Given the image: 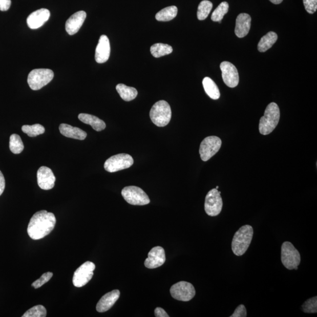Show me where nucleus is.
Returning a JSON list of instances; mask_svg holds the SVG:
<instances>
[{"label": "nucleus", "mask_w": 317, "mask_h": 317, "mask_svg": "<svg viewBox=\"0 0 317 317\" xmlns=\"http://www.w3.org/2000/svg\"><path fill=\"white\" fill-rule=\"evenodd\" d=\"M55 224L56 218L53 213L47 210L37 212L30 219L28 234L33 240L43 239L53 230Z\"/></svg>", "instance_id": "1"}, {"label": "nucleus", "mask_w": 317, "mask_h": 317, "mask_svg": "<svg viewBox=\"0 0 317 317\" xmlns=\"http://www.w3.org/2000/svg\"><path fill=\"white\" fill-rule=\"evenodd\" d=\"M253 234V228L250 225L243 226L236 233L231 243V249L236 256L245 253L250 245Z\"/></svg>", "instance_id": "2"}, {"label": "nucleus", "mask_w": 317, "mask_h": 317, "mask_svg": "<svg viewBox=\"0 0 317 317\" xmlns=\"http://www.w3.org/2000/svg\"><path fill=\"white\" fill-rule=\"evenodd\" d=\"M280 118V111L278 104L270 103L267 107L264 116L260 120V133L263 135L271 134L278 126Z\"/></svg>", "instance_id": "3"}, {"label": "nucleus", "mask_w": 317, "mask_h": 317, "mask_svg": "<svg viewBox=\"0 0 317 317\" xmlns=\"http://www.w3.org/2000/svg\"><path fill=\"white\" fill-rule=\"evenodd\" d=\"M150 118L156 126H166L170 122L172 118L170 104L163 100L155 103L151 108Z\"/></svg>", "instance_id": "4"}, {"label": "nucleus", "mask_w": 317, "mask_h": 317, "mask_svg": "<svg viewBox=\"0 0 317 317\" xmlns=\"http://www.w3.org/2000/svg\"><path fill=\"white\" fill-rule=\"evenodd\" d=\"M281 260L284 266L288 270H298L301 263L299 251L291 243L285 242L282 246Z\"/></svg>", "instance_id": "5"}, {"label": "nucleus", "mask_w": 317, "mask_h": 317, "mask_svg": "<svg viewBox=\"0 0 317 317\" xmlns=\"http://www.w3.org/2000/svg\"><path fill=\"white\" fill-rule=\"evenodd\" d=\"M54 75V72L50 69H35L30 72L27 82L31 90L37 91L49 83Z\"/></svg>", "instance_id": "6"}, {"label": "nucleus", "mask_w": 317, "mask_h": 317, "mask_svg": "<svg viewBox=\"0 0 317 317\" xmlns=\"http://www.w3.org/2000/svg\"><path fill=\"white\" fill-rule=\"evenodd\" d=\"M124 199L132 205L144 206L150 203L148 196L141 188L137 186H127L122 191Z\"/></svg>", "instance_id": "7"}, {"label": "nucleus", "mask_w": 317, "mask_h": 317, "mask_svg": "<svg viewBox=\"0 0 317 317\" xmlns=\"http://www.w3.org/2000/svg\"><path fill=\"white\" fill-rule=\"evenodd\" d=\"M134 164V159L130 155L120 154L111 156L104 164L105 170L110 173L126 170Z\"/></svg>", "instance_id": "8"}, {"label": "nucleus", "mask_w": 317, "mask_h": 317, "mask_svg": "<svg viewBox=\"0 0 317 317\" xmlns=\"http://www.w3.org/2000/svg\"><path fill=\"white\" fill-rule=\"evenodd\" d=\"M222 140L218 136H211L200 144L199 153L203 161L206 162L216 155L222 146Z\"/></svg>", "instance_id": "9"}, {"label": "nucleus", "mask_w": 317, "mask_h": 317, "mask_svg": "<svg viewBox=\"0 0 317 317\" xmlns=\"http://www.w3.org/2000/svg\"><path fill=\"white\" fill-rule=\"evenodd\" d=\"M221 192L214 188L208 192L204 203V210L207 215L214 217L219 215L222 212L223 201Z\"/></svg>", "instance_id": "10"}, {"label": "nucleus", "mask_w": 317, "mask_h": 317, "mask_svg": "<svg viewBox=\"0 0 317 317\" xmlns=\"http://www.w3.org/2000/svg\"><path fill=\"white\" fill-rule=\"evenodd\" d=\"M170 292L172 298L182 302H188L196 295L194 286L186 282H180L175 284L171 287Z\"/></svg>", "instance_id": "11"}, {"label": "nucleus", "mask_w": 317, "mask_h": 317, "mask_svg": "<svg viewBox=\"0 0 317 317\" xmlns=\"http://www.w3.org/2000/svg\"><path fill=\"white\" fill-rule=\"evenodd\" d=\"M95 265L91 262H87L77 268L74 272L72 282L76 287H82L90 282L94 276Z\"/></svg>", "instance_id": "12"}, {"label": "nucleus", "mask_w": 317, "mask_h": 317, "mask_svg": "<svg viewBox=\"0 0 317 317\" xmlns=\"http://www.w3.org/2000/svg\"><path fill=\"white\" fill-rule=\"evenodd\" d=\"M220 67L222 72V78L224 83L230 88L238 86L239 82V72L234 64L224 61L220 64Z\"/></svg>", "instance_id": "13"}, {"label": "nucleus", "mask_w": 317, "mask_h": 317, "mask_svg": "<svg viewBox=\"0 0 317 317\" xmlns=\"http://www.w3.org/2000/svg\"><path fill=\"white\" fill-rule=\"evenodd\" d=\"M166 256L163 248L156 246L152 248L148 253V258L144 261V266L150 269L162 266L165 263Z\"/></svg>", "instance_id": "14"}, {"label": "nucleus", "mask_w": 317, "mask_h": 317, "mask_svg": "<svg viewBox=\"0 0 317 317\" xmlns=\"http://www.w3.org/2000/svg\"><path fill=\"white\" fill-rule=\"evenodd\" d=\"M37 182L42 189H52L55 186V177L51 168L46 166L40 167L37 172Z\"/></svg>", "instance_id": "15"}, {"label": "nucleus", "mask_w": 317, "mask_h": 317, "mask_svg": "<svg viewBox=\"0 0 317 317\" xmlns=\"http://www.w3.org/2000/svg\"><path fill=\"white\" fill-rule=\"evenodd\" d=\"M111 54V46L109 38L105 35L100 37L97 47L95 51V60L96 62L103 64L109 59Z\"/></svg>", "instance_id": "16"}, {"label": "nucleus", "mask_w": 317, "mask_h": 317, "mask_svg": "<svg viewBox=\"0 0 317 317\" xmlns=\"http://www.w3.org/2000/svg\"><path fill=\"white\" fill-rule=\"evenodd\" d=\"M50 17V12L46 9L34 11L27 19L28 26L31 29L35 30L42 27Z\"/></svg>", "instance_id": "17"}, {"label": "nucleus", "mask_w": 317, "mask_h": 317, "mask_svg": "<svg viewBox=\"0 0 317 317\" xmlns=\"http://www.w3.org/2000/svg\"><path fill=\"white\" fill-rule=\"evenodd\" d=\"M87 17L85 11H79L71 15L66 24V30L68 34L73 35L77 33Z\"/></svg>", "instance_id": "18"}, {"label": "nucleus", "mask_w": 317, "mask_h": 317, "mask_svg": "<svg viewBox=\"0 0 317 317\" xmlns=\"http://www.w3.org/2000/svg\"><path fill=\"white\" fill-rule=\"evenodd\" d=\"M251 18L249 14H240L236 18L235 33L237 37L243 38L249 33Z\"/></svg>", "instance_id": "19"}, {"label": "nucleus", "mask_w": 317, "mask_h": 317, "mask_svg": "<svg viewBox=\"0 0 317 317\" xmlns=\"http://www.w3.org/2000/svg\"><path fill=\"white\" fill-rule=\"evenodd\" d=\"M120 297V291L115 290L104 295L96 305V310L104 312L110 310L115 304Z\"/></svg>", "instance_id": "20"}, {"label": "nucleus", "mask_w": 317, "mask_h": 317, "mask_svg": "<svg viewBox=\"0 0 317 317\" xmlns=\"http://www.w3.org/2000/svg\"><path fill=\"white\" fill-rule=\"evenodd\" d=\"M61 134L66 137L78 140H84L86 138L87 134L85 131L77 127H74L68 124L62 123L59 127Z\"/></svg>", "instance_id": "21"}, {"label": "nucleus", "mask_w": 317, "mask_h": 317, "mask_svg": "<svg viewBox=\"0 0 317 317\" xmlns=\"http://www.w3.org/2000/svg\"><path fill=\"white\" fill-rule=\"evenodd\" d=\"M78 119L83 123L91 125L96 131L99 132L105 129V123L95 116L87 114H80L78 115Z\"/></svg>", "instance_id": "22"}, {"label": "nucleus", "mask_w": 317, "mask_h": 317, "mask_svg": "<svg viewBox=\"0 0 317 317\" xmlns=\"http://www.w3.org/2000/svg\"><path fill=\"white\" fill-rule=\"evenodd\" d=\"M278 35L274 32L270 31L261 38L258 44V50L261 53H264L269 50L278 41Z\"/></svg>", "instance_id": "23"}, {"label": "nucleus", "mask_w": 317, "mask_h": 317, "mask_svg": "<svg viewBox=\"0 0 317 317\" xmlns=\"http://www.w3.org/2000/svg\"><path fill=\"white\" fill-rule=\"evenodd\" d=\"M116 89L120 97L127 102L132 101L138 95V91L135 88L128 87L122 83H119L116 86Z\"/></svg>", "instance_id": "24"}, {"label": "nucleus", "mask_w": 317, "mask_h": 317, "mask_svg": "<svg viewBox=\"0 0 317 317\" xmlns=\"http://www.w3.org/2000/svg\"><path fill=\"white\" fill-rule=\"evenodd\" d=\"M202 83L204 91L210 98L216 100L220 98V93L219 88L210 78H204Z\"/></svg>", "instance_id": "25"}, {"label": "nucleus", "mask_w": 317, "mask_h": 317, "mask_svg": "<svg viewBox=\"0 0 317 317\" xmlns=\"http://www.w3.org/2000/svg\"><path fill=\"white\" fill-rule=\"evenodd\" d=\"M178 11V8L176 6L167 7L159 11L155 17L159 22H170L176 17Z\"/></svg>", "instance_id": "26"}, {"label": "nucleus", "mask_w": 317, "mask_h": 317, "mask_svg": "<svg viewBox=\"0 0 317 317\" xmlns=\"http://www.w3.org/2000/svg\"><path fill=\"white\" fill-rule=\"evenodd\" d=\"M173 52V48L168 44L162 43L155 44L151 47V53L155 58L170 54Z\"/></svg>", "instance_id": "27"}, {"label": "nucleus", "mask_w": 317, "mask_h": 317, "mask_svg": "<svg viewBox=\"0 0 317 317\" xmlns=\"http://www.w3.org/2000/svg\"><path fill=\"white\" fill-rule=\"evenodd\" d=\"M213 8V4L208 0L200 2L198 7L197 16L200 21L205 19L209 15Z\"/></svg>", "instance_id": "28"}, {"label": "nucleus", "mask_w": 317, "mask_h": 317, "mask_svg": "<svg viewBox=\"0 0 317 317\" xmlns=\"http://www.w3.org/2000/svg\"><path fill=\"white\" fill-rule=\"evenodd\" d=\"M228 9H229V5H228V3L222 2L212 13L211 17L212 21L214 22H222L224 16L228 13Z\"/></svg>", "instance_id": "29"}, {"label": "nucleus", "mask_w": 317, "mask_h": 317, "mask_svg": "<svg viewBox=\"0 0 317 317\" xmlns=\"http://www.w3.org/2000/svg\"><path fill=\"white\" fill-rule=\"evenodd\" d=\"M24 146L22 138L17 134L11 135L10 138V149L14 154H21Z\"/></svg>", "instance_id": "30"}, {"label": "nucleus", "mask_w": 317, "mask_h": 317, "mask_svg": "<svg viewBox=\"0 0 317 317\" xmlns=\"http://www.w3.org/2000/svg\"><path fill=\"white\" fill-rule=\"evenodd\" d=\"M22 131L30 136V137H35L38 135L43 134L45 132V128L40 124H35L33 125H24L22 127Z\"/></svg>", "instance_id": "31"}, {"label": "nucleus", "mask_w": 317, "mask_h": 317, "mask_svg": "<svg viewBox=\"0 0 317 317\" xmlns=\"http://www.w3.org/2000/svg\"><path fill=\"white\" fill-rule=\"evenodd\" d=\"M47 316L46 308L42 305L32 307L22 316L23 317H45Z\"/></svg>", "instance_id": "32"}, {"label": "nucleus", "mask_w": 317, "mask_h": 317, "mask_svg": "<svg viewBox=\"0 0 317 317\" xmlns=\"http://www.w3.org/2000/svg\"><path fill=\"white\" fill-rule=\"evenodd\" d=\"M302 310L306 313H316L317 312V298H314L308 299L306 302L303 304L302 307Z\"/></svg>", "instance_id": "33"}, {"label": "nucleus", "mask_w": 317, "mask_h": 317, "mask_svg": "<svg viewBox=\"0 0 317 317\" xmlns=\"http://www.w3.org/2000/svg\"><path fill=\"white\" fill-rule=\"evenodd\" d=\"M53 276V272H47L46 273H44L42 275L41 278L35 281V282L32 284L31 286L34 287L35 289L41 287L44 284H45L48 282H49L50 280Z\"/></svg>", "instance_id": "34"}, {"label": "nucleus", "mask_w": 317, "mask_h": 317, "mask_svg": "<svg viewBox=\"0 0 317 317\" xmlns=\"http://www.w3.org/2000/svg\"><path fill=\"white\" fill-rule=\"evenodd\" d=\"M305 9L309 14H314L317 9V0H303Z\"/></svg>", "instance_id": "35"}, {"label": "nucleus", "mask_w": 317, "mask_h": 317, "mask_svg": "<svg viewBox=\"0 0 317 317\" xmlns=\"http://www.w3.org/2000/svg\"><path fill=\"white\" fill-rule=\"evenodd\" d=\"M247 310L244 305L241 304L236 308L234 314L230 317H246Z\"/></svg>", "instance_id": "36"}, {"label": "nucleus", "mask_w": 317, "mask_h": 317, "mask_svg": "<svg viewBox=\"0 0 317 317\" xmlns=\"http://www.w3.org/2000/svg\"><path fill=\"white\" fill-rule=\"evenodd\" d=\"M11 5V0H0V11H7L10 9Z\"/></svg>", "instance_id": "37"}, {"label": "nucleus", "mask_w": 317, "mask_h": 317, "mask_svg": "<svg viewBox=\"0 0 317 317\" xmlns=\"http://www.w3.org/2000/svg\"><path fill=\"white\" fill-rule=\"evenodd\" d=\"M155 315L156 317H170L167 312L160 307H157L155 309Z\"/></svg>", "instance_id": "38"}, {"label": "nucleus", "mask_w": 317, "mask_h": 317, "mask_svg": "<svg viewBox=\"0 0 317 317\" xmlns=\"http://www.w3.org/2000/svg\"><path fill=\"white\" fill-rule=\"evenodd\" d=\"M6 181L5 176H4L2 172L0 171V196L3 194L4 191L5 189Z\"/></svg>", "instance_id": "39"}, {"label": "nucleus", "mask_w": 317, "mask_h": 317, "mask_svg": "<svg viewBox=\"0 0 317 317\" xmlns=\"http://www.w3.org/2000/svg\"><path fill=\"white\" fill-rule=\"evenodd\" d=\"M269 1L274 5H280L283 2V0H269Z\"/></svg>", "instance_id": "40"}, {"label": "nucleus", "mask_w": 317, "mask_h": 317, "mask_svg": "<svg viewBox=\"0 0 317 317\" xmlns=\"http://www.w3.org/2000/svg\"><path fill=\"white\" fill-rule=\"evenodd\" d=\"M216 188V189H218L219 186H217Z\"/></svg>", "instance_id": "41"}]
</instances>
